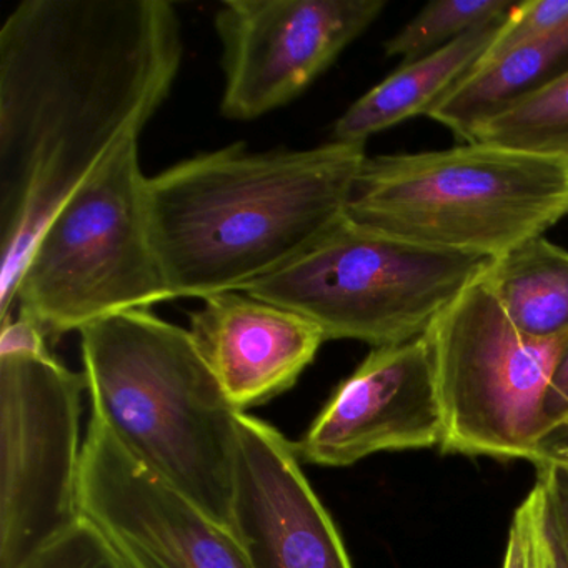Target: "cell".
Here are the masks:
<instances>
[{"label": "cell", "mask_w": 568, "mask_h": 568, "mask_svg": "<svg viewBox=\"0 0 568 568\" xmlns=\"http://www.w3.org/2000/svg\"><path fill=\"white\" fill-rule=\"evenodd\" d=\"M79 510L131 568H254L232 531L139 464L94 415Z\"/></svg>", "instance_id": "10"}, {"label": "cell", "mask_w": 568, "mask_h": 568, "mask_svg": "<svg viewBox=\"0 0 568 568\" xmlns=\"http://www.w3.org/2000/svg\"><path fill=\"white\" fill-rule=\"evenodd\" d=\"M548 464H550V462H548ZM561 465V464H560ZM561 467L565 468V470H567V474H568V465H561Z\"/></svg>", "instance_id": "25"}, {"label": "cell", "mask_w": 568, "mask_h": 568, "mask_svg": "<svg viewBox=\"0 0 568 568\" xmlns=\"http://www.w3.org/2000/svg\"><path fill=\"white\" fill-rule=\"evenodd\" d=\"M444 415L427 338L372 348L338 384L304 437L298 458L348 467L378 452L440 447Z\"/></svg>", "instance_id": "11"}, {"label": "cell", "mask_w": 568, "mask_h": 568, "mask_svg": "<svg viewBox=\"0 0 568 568\" xmlns=\"http://www.w3.org/2000/svg\"><path fill=\"white\" fill-rule=\"evenodd\" d=\"M232 515L254 568H352L295 445L247 412L237 415Z\"/></svg>", "instance_id": "12"}, {"label": "cell", "mask_w": 568, "mask_h": 568, "mask_svg": "<svg viewBox=\"0 0 568 568\" xmlns=\"http://www.w3.org/2000/svg\"><path fill=\"white\" fill-rule=\"evenodd\" d=\"M501 568H568L551 521L547 485L540 477L515 510Z\"/></svg>", "instance_id": "19"}, {"label": "cell", "mask_w": 568, "mask_h": 568, "mask_svg": "<svg viewBox=\"0 0 568 568\" xmlns=\"http://www.w3.org/2000/svg\"><path fill=\"white\" fill-rule=\"evenodd\" d=\"M184 58L168 0H24L0 28V322L59 207L171 95Z\"/></svg>", "instance_id": "1"}, {"label": "cell", "mask_w": 568, "mask_h": 568, "mask_svg": "<svg viewBox=\"0 0 568 568\" xmlns=\"http://www.w3.org/2000/svg\"><path fill=\"white\" fill-rule=\"evenodd\" d=\"M139 141L115 152L52 215L16 291L49 337L171 301L152 244Z\"/></svg>", "instance_id": "5"}, {"label": "cell", "mask_w": 568, "mask_h": 568, "mask_svg": "<svg viewBox=\"0 0 568 568\" xmlns=\"http://www.w3.org/2000/svg\"><path fill=\"white\" fill-rule=\"evenodd\" d=\"M92 415L145 468L234 534L237 415L191 331L122 312L79 332Z\"/></svg>", "instance_id": "3"}, {"label": "cell", "mask_w": 568, "mask_h": 568, "mask_svg": "<svg viewBox=\"0 0 568 568\" xmlns=\"http://www.w3.org/2000/svg\"><path fill=\"white\" fill-rule=\"evenodd\" d=\"M567 442L568 424L564 425V427L557 428V430L551 432V434H548L547 437H545L544 440H541L540 450H538V460H540V454L541 450H544V448L554 447V445L567 444Z\"/></svg>", "instance_id": "24"}, {"label": "cell", "mask_w": 568, "mask_h": 568, "mask_svg": "<svg viewBox=\"0 0 568 568\" xmlns=\"http://www.w3.org/2000/svg\"><path fill=\"white\" fill-rule=\"evenodd\" d=\"M538 477L545 481L550 500L551 521L568 567V474L560 464L537 465Z\"/></svg>", "instance_id": "22"}, {"label": "cell", "mask_w": 568, "mask_h": 568, "mask_svg": "<svg viewBox=\"0 0 568 568\" xmlns=\"http://www.w3.org/2000/svg\"><path fill=\"white\" fill-rule=\"evenodd\" d=\"M365 144L202 152L148 179L152 244L172 298L242 292L347 217Z\"/></svg>", "instance_id": "2"}, {"label": "cell", "mask_w": 568, "mask_h": 568, "mask_svg": "<svg viewBox=\"0 0 568 568\" xmlns=\"http://www.w3.org/2000/svg\"><path fill=\"white\" fill-rule=\"evenodd\" d=\"M85 390L51 351L0 355V568H24L82 518Z\"/></svg>", "instance_id": "8"}, {"label": "cell", "mask_w": 568, "mask_h": 568, "mask_svg": "<svg viewBox=\"0 0 568 568\" xmlns=\"http://www.w3.org/2000/svg\"><path fill=\"white\" fill-rule=\"evenodd\" d=\"M385 9L384 0H225L221 112L255 121L301 98Z\"/></svg>", "instance_id": "9"}, {"label": "cell", "mask_w": 568, "mask_h": 568, "mask_svg": "<svg viewBox=\"0 0 568 568\" xmlns=\"http://www.w3.org/2000/svg\"><path fill=\"white\" fill-rule=\"evenodd\" d=\"M505 18L462 36L415 61L398 65L335 122L332 141L367 144L408 119L427 115L484 61Z\"/></svg>", "instance_id": "14"}, {"label": "cell", "mask_w": 568, "mask_h": 568, "mask_svg": "<svg viewBox=\"0 0 568 568\" xmlns=\"http://www.w3.org/2000/svg\"><path fill=\"white\" fill-rule=\"evenodd\" d=\"M565 71L568 29L480 62L428 118L448 129L462 144H468L481 125L540 91Z\"/></svg>", "instance_id": "15"}, {"label": "cell", "mask_w": 568, "mask_h": 568, "mask_svg": "<svg viewBox=\"0 0 568 568\" xmlns=\"http://www.w3.org/2000/svg\"><path fill=\"white\" fill-rule=\"evenodd\" d=\"M484 278L521 334L568 337L567 251L538 235L495 258Z\"/></svg>", "instance_id": "16"}, {"label": "cell", "mask_w": 568, "mask_h": 568, "mask_svg": "<svg viewBox=\"0 0 568 568\" xmlns=\"http://www.w3.org/2000/svg\"><path fill=\"white\" fill-rule=\"evenodd\" d=\"M514 0H442L425 6L394 38L385 42L387 58L415 61L510 14Z\"/></svg>", "instance_id": "18"}, {"label": "cell", "mask_w": 568, "mask_h": 568, "mask_svg": "<svg viewBox=\"0 0 568 568\" xmlns=\"http://www.w3.org/2000/svg\"><path fill=\"white\" fill-rule=\"evenodd\" d=\"M568 424V338L558 355L557 365L544 400L545 437Z\"/></svg>", "instance_id": "23"}, {"label": "cell", "mask_w": 568, "mask_h": 568, "mask_svg": "<svg viewBox=\"0 0 568 568\" xmlns=\"http://www.w3.org/2000/svg\"><path fill=\"white\" fill-rule=\"evenodd\" d=\"M494 261L377 234L345 217L301 257L242 292L304 315L327 341L387 347L424 337Z\"/></svg>", "instance_id": "6"}, {"label": "cell", "mask_w": 568, "mask_h": 568, "mask_svg": "<svg viewBox=\"0 0 568 568\" xmlns=\"http://www.w3.org/2000/svg\"><path fill=\"white\" fill-rule=\"evenodd\" d=\"M565 29H568V0L517 2L484 61L498 58L517 45L558 34Z\"/></svg>", "instance_id": "21"}, {"label": "cell", "mask_w": 568, "mask_h": 568, "mask_svg": "<svg viewBox=\"0 0 568 568\" xmlns=\"http://www.w3.org/2000/svg\"><path fill=\"white\" fill-rule=\"evenodd\" d=\"M568 215V162L470 142L365 159L352 224L412 244L498 258Z\"/></svg>", "instance_id": "4"}, {"label": "cell", "mask_w": 568, "mask_h": 568, "mask_svg": "<svg viewBox=\"0 0 568 568\" xmlns=\"http://www.w3.org/2000/svg\"><path fill=\"white\" fill-rule=\"evenodd\" d=\"M471 142L568 162V71L481 125Z\"/></svg>", "instance_id": "17"}, {"label": "cell", "mask_w": 568, "mask_h": 568, "mask_svg": "<svg viewBox=\"0 0 568 568\" xmlns=\"http://www.w3.org/2000/svg\"><path fill=\"white\" fill-rule=\"evenodd\" d=\"M484 277L425 334L444 415L440 450L537 464L545 395L568 337L521 334Z\"/></svg>", "instance_id": "7"}, {"label": "cell", "mask_w": 568, "mask_h": 568, "mask_svg": "<svg viewBox=\"0 0 568 568\" xmlns=\"http://www.w3.org/2000/svg\"><path fill=\"white\" fill-rule=\"evenodd\" d=\"M24 568H131L84 517L39 551Z\"/></svg>", "instance_id": "20"}, {"label": "cell", "mask_w": 568, "mask_h": 568, "mask_svg": "<svg viewBox=\"0 0 568 568\" xmlns=\"http://www.w3.org/2000/svg\"><path fill=\"white\" fill-rule=\"evenodd\" d=\"M191 335L235 410L267 404L297 384L327 342L304 315L245 294L204 298Z\"/></svg>", "instance_id": "13"}]
</instances>
